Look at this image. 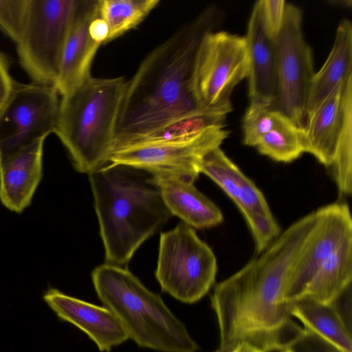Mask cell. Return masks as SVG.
Instances as JSON below:
<instances>
[{
	"label": "cell",
	"mask_w": 352,
	"mask_h": 352,
	"mask_svg": "<svg viewBox=\"0 0 352 352\" xmlns=\"http://www.w3.org/2000/svg\"><path fill=\"white\" fill-rule=\"evenodd\" d=\"M249 67L245 36L225 31L207 34L201 43L195 71V91L203 110L230 113L231 94L248 78Z\"/></svg>",
	"instance_id": "obj_8"
},
{
	"label": "cell",
	"mask_w": 352,
	"mask_h": 352,
	"mask_svg": "<svg viewBox=\"0 0 352 352\" xmlns=\"http://www.w3.org/2000/svg\"><path fill=\"white\" fill-rule=\"evenodd\" d=\"M163 202L170 214L196 229L220 224L223 219L219 208L195 186L194 182L172 175H151Z\"/></svg>",
	"instance_id": "obj_18"
},
{
	"label": "cell",
	"mask_w": 352,
	"mask_h": 352,
	"mask_svg": "<svg viewBox=\"0 0 352 352\" xmlns=\"http://www.w3.org/2000/svg\"><path fill=\"white\" fill-rule=\"evenodd\" d=\"M282 352H289V351H287V350H285V351H282Z\"/></svg>",
	"instance_id": "obj_34"
},
{
	"label": "cell",
	"mask_w": 352,
	"mask_h": 352,
	"mask_svg": "<svg viewBox=\"0 0 352 352\" xmlns=\"http://www.w3.org/2000/svg\"><path fill=\"white\" fill-rule=\"evenodd\" d=\"M302 22L300 9L286 3L283 22L275 38L276 90L272 106L304 129L305 107L315 73Z\"/></svg>",
	"instance_id": "obj_9"
},
{
	"label": "cell",
	"mask_w": 352,
	"mask_h": 352,
	"mask_svg": "<svg viewBox=\"0 0 352 352\" xmlns=\"http://www.w3.org/2000/svg\"><path fill=\"white\" fill-rule=\"evenodd\" d=\"M321 208L319 223L295 261L286 280L283 299L289 303L301 298L323 263L352 232V219L348 205L333 203Z\"/></svg>",
	"instance_id": "obj_13"
},
{
	"label": "cell",
	"mask_w": 352,
	"mask_h": 352,
	"mask_svg": "<svg viewBox=\"0 0 352 352\" xmlns=\"http://www.w3.org/2000/svg\"><path fill=\"white\" fill-rule=\"evenodd\" d=\"M289 352H345L312 330L303 327L288 345Z\"/></svg>",
	"instance_id": "obj_29"
},
{
	"label": "cell",
	"mask_w": 352,
	"mask_h": 352,
	"mask_svg": "<svg viewBox=\"0 0 352 352\" xmlns=\"http://www.w3.org/2000/svg\"><path fill=\"white\" fill-rule=\"evenodd\" d=\"M284 116L274 109L272 104L250 101L242 122L243 144L256 147L260 139L274 129Z\"/></svg>",
	"instance_id": "obj_26"
},
{
	"label": "cell",
	"mask_w": 352,
	"mask_h": 352,
	"mask_svg": "<svg viewBox=\"0 0 352 352\" xmlns=\"http://www.w3.org/2000/svg\"><path fill=\"white\" fill-rule=\"evenodd\" d=\"M331 173L342 196H350L352 192V105L347 109L340 135Z\"/></svg>",
	"instance_id": "obj_27"
},
{
	"label": "cell",
	"mask_w": 352,
	"mask_h": 352,
	"mask_svg": "<svg viewBox=\"0 0 352 352\" xmlns=\"http://www.w3.org/2000/svg\"><path fill=\"white\" fill-rule=\"evenodd\" d=\"M258 3L265 30L275 39L283 22L287 3L283 0H259Z\"/></svg>",
	"instance_id": "obj_30"
},
{
	"label": "cell",
	"mask_w": 352,
	"mask_h": 352,
	"mask_svg": "<svg viewBox=\"0 0 352 352\" xmlns=\"http://www.w3.org/2000/svg\"><path fill=\"white\" fill-rule=\"evenodd\" d=\"M316 211L280 232L259 256L218 283L211 296L220 340L214 352L246 342L264 352H282L301 330L283 299L290 270L315 232Z\"/></svg>",
	"instance_id": "obj_1"
},
{
	"label": "cell",
	"mask_w": 352,
	"mask_h": 352,
	"mask_svg": "<svg viewBox=\"0 0 352 352\" xmlns=\"http://www.w3.org/2000/svg\"><path fill=\"white\" fill-rule=\"evenodd\" d=\"M96 292L139 346L160 352H195L199 346L161 296L129 270L108 263L91 272Z\"/></svg>",
	"instance_id": "obj_4"
},
{
	"label": "cell",
	"mask_w": 352,
	"mask_h": 352,
	"mask_svg": "<svg viewBox=\"0 0 352 352\" xmlns=\"http://www.w3.org/2000/svg\"><path fill=\"white\" fill-rule=\"evenodd\" d=\"M15 81L12 79L6 56L0 52V110L3 108L12 91Z\"/></svg>",
	"instance_id": "obj_31"
},
{
	"label": "cell",
	"mask_w": 352,
	"mask_h": 352,
	"mask_svg": "<svg viewBox=\"0 0 352 352\" xmlns=\"http://www.w3.org/2000/svg\"><path fill=\"white\" fill-rule=\"evenodd\" d=\"M88 175L106 263L124 267L172 214L144 170L107 164Z\"/></svg>",
	"instance_id": "obj_3"
},
{
	"label": "cell",
	"mask_w": 352,
	"mask_h": 352,
	"mask_svg": "<svg viewBox=\"0 0 352 352\" xmlns=\"http://www.w3.org/2000/svg\"><path fill=\"white\" fill-rule=\"evenodd\" d=\"M228 135L225 127H219L187 142L118 150L109 155L107 164L130 166L151 175H172L195 182L200 174L203 156L220 146Z\"/></svg>",
	"instance_id": "obj_12"
},
{
	"label": "cell",
	"mask_w": 352,
	"mask_h": 352,
	"mask_svg": "<svg viewBox=\"0 0 352 352\" xmlns=\"http://www.w3.org/2000/svg\"><path fill=\"white\" fill-rule=\"evenodd\" d=\"M351 279L352 232L320 266L302 298L308 297L331 304L351 287Z\"/></svg>",
	"instance_id": "obj_21"
},
{
	"label": "cell",
	"mask_w": 352,
	"mask_h": 352,
	"mask_svg": "<svg viewBox=\"0 0 352 352\" xmlns=\"http://www.w3.org/2000/svg\"><path fill=\"white\" fill-rule=\"evenodd\" d=\"M216 256L194 228L179 223L160 236L155 272L162 289L188 304L201 300L214 285Z\"/></svg>",
	"instance_id": "obj_6"
},
{
	"label": "cell",
	"mask_w": 352,
	"mask_h": 352,
	"mask_svg": "<svg viewBox=\"0 0 352 352\" xmlns=\"http://www.w3.org/2000/svg\"><path fill=\"white\" fill-rule=\"evenodd\" d=\"M350 76H352V25L342 19L336 30L333 47L321 69L312 78L305 111L308 118Z\"/></svg>",
	"instance_id": "obj_20"
},
{
	"label": "cell",
	"mask_w": 352,
	"mask_h": 352,
	"mask_svg": "<svg viewBox=\"0 0 352 352\" xmlns=\"http://www.w3.org/2000/svg\"><path fill=\"white\" fill-rule=\"evenodd\" d=\"M199 171L236 204L252 233L256 253H261L281 232L263 192L220 146L203 156Z\"/></svg>",
	"instance_id": "obj_11"
},
{
	"label": "cell",
	"mask_w": 352,
	"mask_h": 352,
	"mask_svg": "<svg viewBox=\"0 0 352 352\" xmlns=\"http://www.w3.org/2000/svg\"><path fill=\"white\" fill-rule=\"evenodd\" d=\"M160 0H98V16L109 26L107 43L135 28Z\"/></svg>",
	"instance_id": "obj_24"
},
{
	"label": "cell",
	"mask_w": 352,
	"mask_h": 352,
	"mask_svg": "<svg viewBox=\"0 0 352 352\" xmlns=\"http://www.w3.org/2000/svg\"><path fill=\"white\" fill-rule=\"evenodd\" d=\"M352 104L350 76L308 118L303 129L305 153L330 167L334 160L346 113Z\"/></svg>",
	"instance_id": "obj_16"
},
{
	"label": "cell",
	"mask_w": 352,
	"mask_h": 352,
	"mask_svg": "<svg viewBox=\"0 0 352 352\" xmlns=\"http://www.w3.org/2000/svg\"><path fill=\"white\" fill-rule=\"evenodd\" d=\"M28 0H0V30L15 43L25 24Z\"/></svg>",
	"instance_id": "obj_28"
},
{
	"label": "cell",
	"mask_w": 352,
	"mask_h": 352,
	"mask_svg": "<svg viewBox=\"0 0 352 352\" xmlns=\"http://www.w3.org/2000/svg\"><path fill=\"white\" fill-rule=\"evenodd\" d=\"M292 316L345 352H352L351 325L333 304L303 297L289 302Z\"/></svg>",
	"instance_id": "obj_22"
},
{
	"label": "cell",
	"mask_w": 352,
	"mask_h": 352,
	"mask_svg": "<svg viewBox=\"0 0 352 352\" xmlns=\"http://www.w3.org/2000/svg\"><path fill=\"white\" fill-rule=\"evenodd\" d=\"M230 352H264L263 351L251 345L250 344L243 342L237 345Z\"/></svg>",
	"instance_id": "obj_33"
},
{
	"label": "cell",
	"mask_w": 352,
	"mask_h": 352,
	"mask_svg": "<svg viewBox=\"0 0 352 352\" xmlns=\"http://www.w3.org/2000/svg\"><path fill=\"white\" fill-rule=\"evenodd\" d=\"M226 116L213 111H202L187 116L144 135L127 141L113 150L111 153L133 147L190 141L211 129L225 127Z\"/></svg>",
	"instance_id": "obj_23"
},
{
	"label": "cell",
	"mask_w": 352,
	"mask_h": 352,
	"mask_svg": "<svg viewBox=\"0 0 352 352\" xmlns=\"http://www.w3.org/2000/svg\"><path fill=\"white\" fill-rule=\"evenodd\" d=\"M249 55L250 101L272 104L276 90L275 39L267 34L257 1L252 9L245 36Z\"/></svg>",
	"instance_id": "obj_19"
},
{
	"label": "cell",
	"mask_w": 352,
	"mask_h": 352,
	"mask_svg": "<svg viewBox=\"0 0 352 352\" xmlns=\"http://www.w3.org/2000/svg\"><path fill=\"white\" fill-rule=\"evenodd\" d=\"M109 26L99 16L91 21L89 26L91 38L100 45L107 43L109 36Z\"/></svg>",
	"instance_id": "obj_32"
},
{
	"label": "cell",
	"mask_w": 352,
	"mask_h": 352,
	"mask_svg": "<svg viewBox=\"0 0 352 352\" xmlns=\"http://www.w3.org/2000/svg\"><path fill=\"white\" fill-rule=\"evenodd\" d=\"M220 18L217 7L206 8L142 62L126 82L111 152L181 118L206 111L195 91L196 61L204 38Z\"/></svg>",
	"instance_id": "obj_2"
},
{
	"label": "cell",
	"mask_w": 352,
	"mask_h": 352,
	"mask_svg": "<svg viewBox=\"0 0 352 352\" xmlns=\"http://www.w3.org/2000/svg\"><path fill=\"white\" fill-rule=\"evenodd\" d=\"M126 82L90 76L61 96L54 133L78 172L89 175L107 164Z\"/></svg>",
	"instance_id": "obj_5"
},
{
	"label": "cell",
	"mask_w": 352,
	"mask_h": 352,
	"mask_svg": "<svg viewBox=\"0 0 352 352\" xmlns=\"http://www.w3.org/2000/svg\"><path fill=\"white\" fill-rule=\"evenodd\" d=\"M98 16V0H77L54 85L63 96L91 76L94 56L101 45L94 41L89 26Z\"/></svg>",
	"instance_id": "obj_15"
},
{
	"label": "cell",
	"mask_w": 352,
	"mask_h": 352,
	"mask_svg": "<svg viewBox=\"0 0 352 352\" xmlns=\"http://www.w3.org/2000/svg\"><path fill=\"white\" fill-rule=\"evenodd\" d=\"M256 147L261 154L276 162H292L305 153L303 129L284 116Z\"/></svg>",
	"instance_id": "obj_25"
},
{
	"label": "cell",
	"mask_w": 352,
	"mask_h": 352,
	"mask_svg": "<svg viewBox=\"0 0 352 352\" xmlns=\"http://www.w3.org/2000/svg\"><path fill=\"white\" fill-rule=\"evenodd\" d=\"M77 0H28L16 43L21 67L33 82L54 85Z\"/></svg>",
	"instance_id": "obj_7"
},
{
	"label": "cell",
	"mask_w": 352,
	"mask_h": 352,
	"mask_svg": "<svg viewBox=\"0 0 352 352\" xmlns=\"http://www.w3.org/2000/svg\"><path fill=\"white\" fill-rule=\"evenodd\" d=\"M58 96L54 85L14 82L0 110V159L54 133Z\"/></svg>",
	"instance_id": "obj_10"
},
{
	"label": "cell",
	"mask_w": 352,
	"mask_h": 352,
	"mask_svg": "<svg viewBox=\"0 0 352 352\" xmlns=\"http://www.w3.org/2000/svg\"><path fill=\"white\" fill-rule=\"evenodd\" d=\"M49 307L62 320L85 332L102 352L129 339L118 317L106 307H100L50 288L43 296Z\"/></svg>",
	"instance_id": "obj_14"
},
{
	"label": "cell",
	"mask_w": 352,
	"mask_h": 352,
	"mask_svg": "<svg viewBox=\"0 0 352 352\" xmlns=\"http://www.w3.org/2000/svg\"><path fill=\"white\" fill-rule=\"evenodd\" d=\"M45 139L0 159V200L10 210L21 212L30 205L42 177Z\"/></svg>",
	"instance_id": "obj_17"
}]
</instances>
